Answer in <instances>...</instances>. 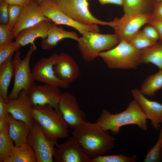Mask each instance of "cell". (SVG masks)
Returning a JSON list of instances; mask_svg holds the SVG:
<instances>
[{
	"label": "cell",
	"instance_id": "obj_1",
	"mask_svg": "<svg viewBox=\"0 0 162 162\" xmlns=\"http://www.w3.org/2000/svg\"><path fill=\"white\" fill-rule=\"evenodd\" d=\"M72 135L83 151L91 159L103 155L112 148L117 140L96 122L86 121L74 129Z\"/></svg>",
	"mask_w": 162,
	"mask_h": 162
},
{
	"label": "cell",
	"instance_id": "obj_2",
	"mask_svg": "<svg viewBox=\"0 0 162 162\" xmlns=\"http://www.w3.org/2000/svg\"><path fill=\"white\" fill-rule=\"evenodd\" d=\"M147 118L140 106L134 99L126 110L116 114H112L103 109L96 122L105 131L110 130L113 135H117L124 126L134 124L144 131L148 130Z\"/></svg>",
	"mask_w": 162,
	"mask_h": 162
},
{
	"label": "cell",
	"instance_id": "obj_3",
	"mask_svg": "<svg viewBox=\"0 0 162 162\" xmlns=\"http://www.w3.org/2000/svg\"><path fill=\"white\" fill-rule=\"evenodd\" d=\"M32 114L50 139L57 141L68 137L69 127L59 110L48 104L37 105L33 106Z\"/></svg>",
	"mask_w": 162,
	"mask_h": 162
},
{
	"label": "cell",
	"instance_id": "obj_4",
	"mask_svg": "<svg viewBox=\"0 0 162 162\" xmlns=\"http://www.w3.org/2000/svg\"><path fill=\"white\" fill-rule=\"evenodd\" d=\"M78 46L85 61L91 62L99 57L101 52L109 50L120 42L114 34H102L99 32H87L79 37Z\"/></svg>",
	"mask_w": 162,
	"mask_h": 162
},
{
	"label": "cell",
	"instance_id": "obj_5",
	"mask_svg": "<svg viewBox=\"0 0 162 162\" xmlns=\"http://www.w3.org/2000/svg\"><path fill=\"white\" fill-rule=\"evenodd\" d=\"M37 49L35 44H31L24 58H21L20 48L15 51L12 58L14 70V82L12 90L8 95V100L15 99L20 92L25 90L28 93L34 82L30 63L33 53Z\"/></svg>",
	"mask_w": 162,
	"mask_h": 162
},
{
	"label": "cell",
	"instance_id": "obj_6",
	"mask_svg": "<svg viewBox=\"0 0 162 162\" xmlns=\"http://www.w3.org/2000/svg\"><path fill=\"white\" fill-rule=\"evenodd\" d=\"M140 51L128 42L122 40L116 46L100 52L99 57L110 69H132L140 64Z\"/></svg>",
	"mask_w": 162,
	"mask_h": 162
},
{
	"label": "cell",
	"instance_id": "obj_7",
	"mask_svg": "<svg viewBox=\"0 0 162 162\" xmlns=\"http://www.w3.org/2000/svg\"><path fill=\"white\" fill-rule=\"evenodd\" d=\"M150 14H134L124 15L107 22V26L112 27L120 41H128L144 25L148 24L151 20Z\"/></svg>",
	"mask_w": 162,
	"mask_h": 162
},
{
	"label": "cell",
	"instance_id": "obj_8",
	"mask_svg": "<svg viewBox=\"0 0 162 162\" xmlns=\"http://www.w3.org/2000/svg\"><path fill=\"white\" fill-rule=\"evenodd\" d=\"M27 142L33 149L37 162H52L55 147L57 141L51 140L45 135L40 124L34 120L28 134Z\"/></svg>",
	"mask_w": 162,
	"mask_h": 162
},
{
	"label": "cell",
	"instance_id": "obj_9",
	"mask_svg": "<svg viewBox=\"0 0 162 162\" xmlns=\"http://www.w3.org/2000/svg\"><path fill=\"white\" fill-rule=\"evenodd\" d=\"M39 6L43 15L57 25L70 27L76 29L82 35L88 32H100L98 25L82 24L70 18L60 9L55 0H43L39 4Z\"/></svg>",
	"mask_w": 162,
	"mask_h": 162
},
{
	"label": "cell",
	"instance_id": "obj_10",
	"mask_svg": "<svg viewBox=\"0 0 162 162\" xmlns=\"http://www.w3.org/2000/svg\"><path fill=\"white\" fill-rule=\"evenodd\" d=\"M62 11L70 18L82 24L107 26V22L95 17L89 9L88 0H55Z\"/></svg>",
	"mask_w": 162,
	"mask_h": 162
},
{
	"label": "cell",
	"instance_id": "obj_11",
	"mask_svg": "<svg viewBox=\"0 0 162 162\" xmlns=\"http://www.w3.org/2000/svg\"><path fill=\"white\" fill-rule=\"evenodd\" d=\"M58 54L53 53L48 58L40 59L34 64L32 70L35 81L66 88L70 84L61 80L56 75L53 69Z\"/></svg>",
	"mask_w": 162,
	"mask_h": 162
},
{
	"label": "cell",
	"instance_id": "obj_12",
	"mask_svg": "<svg viewBox=\"0 0 162 162\" xmlns=\"http://www.w3.org/2000/svg\"><path fill=\"white\" fill-rule=\"evenodd\" d=\"M58 110L69 127L73 130L86 121L85 113L80 109L75 97L70 92L61 93Z\"/></svg>",
	"mask_w": 162,
	"mask_h": 162
},
{
	"label": "cell",
	"instance_id": "obj_13",
	"mask_svg": "<svg viewBox=\"0 0 162 162\" xmlns=\"http://www.w3.org/2000/svg\"><path fill=\"white\" fill-rule=\"evenodd\" d=\"M53 161L55 162H92L82 150L73 136L54 148Z\"/></svg>",
	"mask_w": 162,
	"mask_h": 162
},
{
	"label": "cell",
	"instance_id": "obj_14",
	"mask_svg": "<svg viewBox=\"0 0 162 162\" xmlns=\"http://www.w3.org/2000/svg\"><path fill=\"white\" fill-rule=\"evenodd\" d=\"M60 88L50 85H38L34 82L28 93L33 106L48 104L58 110V101L62 93Z\"/></svg>",
	"mask_w": 162,
	"mask_h": 162
},
{
	"label": "cell",
	"instance_id": "obj_15",
	"mask_svg": "<svg viewBox=\"0 0 162 162\" xmlns=\"http://www.w3.org/2000/svg\"><path fill=\"white\" fill-rule=\"evenodd\" d=\"M7 104L8 112L14 118L31 127L34 121L33 105L26 91L22 90L17 98L8 100Z\"/></svg>",
	"mask_w": 162,
	"mask_h": 162
},
{
	"label": "cell",
	"instance_id": "obj_16",
	"mask_svg": "<svg viewBox=\"0 0 162 162\" xmlns=\"http://www.w3.org/2000/svg\"><path fill=\"white\" fill-rule=\"evenodd\" d=\"M48 19L41 12L39 4L32 1L23 7L20 17L12 30V39L15 38L21 31Z\"/></svg>",
	"mask_w": 162,
	"mask_h": 162
},
{
	"label": "cell",
	"instance_id": "obj_17",
	"mask_svg": "<svg viewBox=\"0 0 162 162\" xmlns=\"http://www.w3.org/2000/svg\"><path fill=\"white\" fill-rule=\"evenodd\" d=\"M53 69L59 78L69 84L76 80L80 75L78 64L71 56L65 53L58 54Z\"/></svg>",
	"mask_w": 162,
	"mask_h": 162
},
{
	"label": "cell",
	"instance_id": "obj_18",
	"mask_svg": "<svg viewBox=\"0 0 162 162\" xmlns=\"http://www.w3.org/2000/svg\"><path fill=\"white\" fill-rule=\"evenodd\" d=\"M134 99L138 103L147 119H149L153 127L158 129L162 123V104L148 99L140 89L131 90Z\"/></svg>",
	"mask_w": 162,
	"mask_h": 162
},
{
	"label": "cell",
	"instance_id": "obj_19",
	"mask_svg": "<svg viewBox=\"0 0 162 162\" xmlns=\"http://www.w3.org/2000/svg\"><path fill=\"white\" fill-rule=\"evenodd\" d=\"M50 20L43 21L20 32L15 38V41L20 47L28 44H34V40L40 38L43 40L47 36L50 23Z\"/></svg>",
	"mask_w": 162,
	"mask_h": 162
},
{
	"label": "cell",
	"instance_id": "obj_20",
	"mask_svg": "<svg viewBox=\"0 0 162 162\" xmlns=\"http://www.w3.org/2000/svg\"><path fill=\"white\" fill-rule=\"evenodd\" d=\"M52 22L50 25L47 38L41 42L43 50H50L56 46L59 41L65 38L78 41L79 37L75 32L66 31Z\"/></svg>",
	"mask_w": 162,
	"mask_h": 162
},
{
	"label": "cell",
	"instance_id": "obj_21",
	"mask_svg": "<svg viewBox=\"0 0 162 162\" xmlns=\"http://www.w3.org/2000/svg\"><path fill=\"white\" fill-rule=\"evenodd\" d=\"M8 132L15 146L27 142L31 126L21 121L16 119L10 113L8 116Z\"/></svg>",
	"mask_w": 162,
	"mask_h": 162
},
{
	"label": "cell",
	"instance_id": "obj_22",
	"mask_svg": "<svg viewBox=\"0 0 162 162\" xmlns=\"http://www.w3.org/2000/svg\"><path fill=\"white\" fill-rule=\"evenodd\" d=\"M139 62L152 64L160 69L162 68V41L157 42L149 47L140 51Z\"/></svg>",
	"mask_w": 162,
	"mask_h": 162
},
{
	"label": "cell",
	"instance_id": "obj_23",
	"mask_svg": "<svg viewBox=\"0 0 162 162\" xmlns=\"http://www.w3.org/2000/svg\"><path fill=\"white\" fill-rule=\"evenodd\" d=\"M4 162H37L35 152L28 142L15 146Z\"/></svg>",
	"mask_w": 162,
	"mask_h": 162
},
{
	"label": "cell",
	"instance_id": "obj_24",
	"mask_svg": "<svg viewBox=\"0 0 162 162\" xmlns=\"http://www.w3.org/2000/svg\"><path fill=\"white\" fill-rule=\"evenodd\" d=\"M155 0H124L122 7L124 14H151Z\"/></svg>",
	"mask_w": 162,
	"mask_h": 162
},
{
	"label": "cell",
	"instance_id": "obj_25",
	"mask_svg": "<svg viewBox=\"0 0 162 162\" xmlns=\"http://www.w3.org/2000/svg\"><path fill=\"white\" fill-rule=\"evenodd\" d=\"M12 54L0 65V96L7 101L8 100V91L12 78L14 75Z\"/></svg>",
	"mask_w": 162,
	"mask_h": 162
},
{
	"label": "cell",
	"instance_id": "obj_26",
	"mask_svg": "<svg viewBox=\"0 0 162 162\" xmlns=\"http://www.w3.org/2000/svg\"><path fill=\"white\" fill-rule=\"evenodd\" d=\"M162 88V68L156 73L147 77L142 82L141 92L145 96H154Z\"/></svg>",
	"mask_w": 162,
	"mask_h": 162
},
{
	"label": "cell",
	"instance_id": "obj_27",
	"mask_svg": "<svg viewBox=\"0 0 162 162\" xmlns=\"http://www.w3.org/2000/svg\"><path fill=\"white\" fill-rule=\"evenodd\" d=\"M8 132V124L0 132V162H4L15 146Z\"/></svg>",
	"mask_w": 162,
	"mask_h": 162
},
{
	"label": "cell",
	"instance_id": "obj_28",
	"mask_svg": "<svg viewBox=\"0 0 162 162\" xmlns=\"http://www.w3.org/2000/svg\"><path fill=\"white\" fill-rule=\"evenodd\" d=\"M128 42L134 48L139 51L147 48L157 42L149 39L142 31L140 30Z\"/></svg>",
	"mask_w": 162,
	"mask_h": 162
},
{
	"label": "cell",
	"instance_id": "obj_29",
	"mask_svg": "<svg viewBox=\"0 0 162 162\" xmlns=\"http://www.w3.org/2000/svg\"><path fill=\"white\" fill-rule=\"evenodd\" d=\"M137 159V157L136 154L129 157L123 154L103 155L92 158V162H135Z\"/></svg>",
	"mask_w": 162,
	"mask_h": 162
},
{
	"label": "cell",
	"instance_id": "obj_30",
	"mask_svg": "<svg viewBox=\"0 0 162 162\" xmlns=\"http://www.w3.org/2000/svg\"><path fill=\"white\" fill-rule=\"evenodd\" d=\"M162 146V127L160 129L158 139L154 146L146 154L144 162H157L161 160V151Z\"/></svg>",
	"mask_w": 162,
	"mask_h": 162
},
{
	"label": "cell",
	"instance_id": "obj_31",
	"mask_svg": "<svg viewBox=\"0 0 162 162\" xmlns=\"http://www.w3.org/2000/svg\"><path fill=\"white\" fill-rule=\"evenodd\" d=\"M22 8L23 7L19 5H9V19L8 25L11 32L20 17Z\"/></svg>",
	"mask_w": 162,
	"mask_h": 162
},
{
	"label": "cell",
	"instance_id": "obj_32",
	"mask_svg": "<svg viewBox=\"0 0 162 162\" xmlns=\"http://www.w3.org/2000/svg\"><path fill=\"white\" fill-rule=\"evenodd\" d=\"M19 44L15 41L3 46L0 47V65L18 48Z\"/></svg>",
	"mask_w": 162,
	"mask_h": 162
},
{
	"label": "cell",
	"instance_id": "obj_33",
	"mask_svg": "<svg viewBox=\"0 0 162 162\" xmlns=\"http://www.w3.org/2000/svg\"><path fill=\"white\" fill-rule=\"evenodd\" d=\"M11 32L8 24H0V47L12 42Z\"/></svg>",
	"mask_w": 162,
	"mask_h": 162
},
{
	"label": "cell",
	"instance_id": "obj_34",
	"mask_svg": "<svg viewBox=\"0 0 162 162\" xmlns=\"http://www.w3.org/2000/svg\"><path fill=\"white\" fill-rule=\"evenodd\" d=\"M144 34L149 39L155 42L160 40L159 36L155 28L151 24L146 26L142 30Z\"/></svg>",
	"mask_w": 162,
	"mask_h": 162
},
{
	"label": "cell",
	"instance_id": "obj_35",
	"mask_svg": "<svg viewBox=\"0 0 162 162\" xmlns=\"http://www.w3.org/2000/svg\"><path fill=\"white\" fill-rule=\"evenodd\" d=\"M9 5L4 1L0 2V24H8L9 19Z\"/></svg>",
	"mask_w": 162,
	"mask_h": 162
},
{
	"label": "cell",
	"instance_id": "obj_36",
	"mask_svg": "<svg viewBox=\"0 0 162 162\" xmlns=\"http://www.w3.org/2000/svg\"><path fill=\"white\" fill-rule=\"evenodd\" d=\"M151 15L152 20L162 22V1L156 2Z\"/></svg>",
	"mask_w": 162,
	"mask_h": 162
},
{
	"label": "cell",
	"instance_id": "obj_37",
	"mask_svg": "<svg viewBox=\"0 0 162 162\" xmlns=\"http://www.w3.org/2000/svg\"><path fill=\"white\" fill-rule=\"evenodd\" d=\"M9 114L7 102L0 96V117H7Z\"/></svg>",
	"mask_w": 162,
	"mask_h": 162
},
{
	"label": "cell",
	"instance_id": "obj_38",
	"mask_svg": "<svg viewBox=\"0 0 162 162\" xmlns=\"http://www.w3.org/2000/svg\"><path fill=\"white\" fill-rule=\"evenodd\" d=\"M9 5H16L24 7L28 4L31 0H4Z\"/></svg>",
	"mask_w": 162,
	"mask_h": 162
},
{
	"label": "cell",
	"instance_id": "obj_39",
	"mask_svg": "<svg viewBox=\"0 0 162 162\" xmlns=\"http://www.w3.org/2000/svg\"><path fill=\"white\" fill-rule=\"evenodd\" d=\"M148 24L154 26L158 33L160 40L162 41V22L156 21L151 19Z\"/></svg>",
	"mask_w": 162,
	"mask_h": 162
},
{
	"label": "cell",
	"instance_id": "obj_40",
	"mask_svg": "<svg viewBox=\"0 0 162 162\" xmlns=\"http://www.w3.org/2000/svg\"><path fill=\"white\" fill-rule=\"evenodd\" d=\"M102 5L108 4H116L122 6L124 0H97Z\"/></svg>",
	"mask_w": 162,
	"mask_h": 162
},
{
	"label": "cell",
	"instance_id": "obj_41",
	"mask_svg": "<svg viewBox=\"0 0 162 162\" xmlns=\"http://www.w3.org/2000/svg\"><path fill=\"white\" fill-rule=\"evenodd\" d=\"M8 124V116L7 117H0V132L3 130Z\"/></svg>",
	"mask_w": 162,
	"mask_h": 162
},
{
	"label": "cell",
	"instance_id": "obj_42",
	"mask_svg": "<svg viewBox=\"0 0 162 162\" xmlns=\"http://www.w3.org/2000/svg\"><path fill=\"white\" fill-rule=\"evenodd\" d=\"M43 0H33L34 1L36 2L38 4L41 2Z\"/></svg>",
	"mask_w": 162,
	"mask_h": 162
},
{
	"label": "cell",
	"instance_id": "obj_43",
	"mask_svg": "<svg viewBox=\"0 0 162 162\" xmlns=\"http://www.w3.org/2000/svg\"><path fill=\"white\" fill-rule=\"evenodd\" d=\"M160 156H161V160L162 159V146L161 151V153H160Z\"/></svg>",
	"mask_w": 162,
	"mask_h": 162
},
{
	"label": "cell",
	"instance_id": "obj_44",
	"mask_svg": "<svg viewBox=\"0 0 162 162\" xmlns=\"http://www.w3.org/2000/svg\"><path fill=\"white\" fill-rule=\"evenodd\" d=\"M161 1H162V0H155L156 2H159Z\"/></svg>",
	"mask_w": 162,
	"mask_h": 162
},
{
	"label": "cell",
	"instance_id": "obj_45",
	"mask_svg": "<svg viewBox=\"0 0 162 162\" xmlns=\"http://www.w3.org/2000/svg\"><path fill=\"white\" fill-rule=\"evenodd\" d=\"M4 0H0V1H4Z\"/></svg>",
	"mask_w": 162,
	"mask_h": 162
},
{
	"label": "cell",
	"instance_id": "obj_46",
	"mask_svg": "<svg viewBox=\"0 0 162 162\" xmlns=\"http://www.w3.org/2000/svg\"><path fill=\"white\" fill-rule=\"evenodd\" d=\"M31 0V1H32V0Z\"/></svg>",
	"mask_w": 162,
	"mask_h": 162
}]
</instances>
